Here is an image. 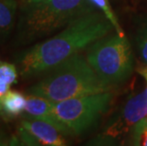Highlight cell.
I'll use <instances>...</instances> for the list:
<instances>
[{
    "mask_svg": "<svg viewBox=\"0 0 147 146\" xmlns=\"http://www.w3.org/2000/svg\"><path fill=\"white\" fill-rule=\"evenodd\" d=\"M113 29V25L102 11L84 14L55 36L20 52L15 57L19 74L23 78L45 74L107 35Z\"/></svg>",
    "mask_w": 147,
    "mask_h": 146,
    "instance_id": "1",
    "label": "cell"
},
{
    "mask_svg": "<svg viewBox=\"0 0 147 146\" xmlns=\"http://www.w3.org/2000/svg\"><path fill=\"white\" fill-rule=\"evenodd\" d=\"M95 11L98 9L90 0H22L15 44L35 42Z\"/></svg>",
    "mask_w": 147,
    "mask_h": 146,
    "instance_id": "2",
    "label": "cell"
},
{
    "mask_svg": "<svg viewBox=\"0 0 147 146\" xmlns=\"http://www.w3.org/2000/svg\"><path fill=\"white\" fill-rule=\"evenodd\" d=\"M97 75L86 58L79 53L46 72V75L28 89L29 94L45 97L54 102L79 96L110 91Z\"/></svg>",
    "mask_w": 147,
    "mask_h": 146,
    "instance_id": "3",
    "label": "cell"
},
{
    "mask_svg": "<svg viewBox=\"0 0 147 146\" xmlns=\"http://www.w3.org/2000/svg\"><path fill=\"white\" fill-rule=\"evenodd\" d=\"M86 60L102 82L111 87L126 81L134 68L129 42L116 30L89 46Z\"/></svg>",
    "mask_w": 147,
    "mask_h": 146,
    "instance_id": "4",
    "label": "cell"
},
{
    "mask_svg": "<svg viewBox=\"0 0 147 146\" xmlns=\"http://www.w3.org/2000/svg\"><path fill=\"white\" fill-rule=\"evenodd\" d=\"M112 100L110 91L79 96L54 102L53 113L67 136H79L94 126Z\"/></svg>",
    "mask_w": 147,
    "mask_h": 146,
    "instance_id": "5",
    "label": "cell"
},
{
    "mask_svg": "<svg viewBox=\"0 0 147 146\" xmlns=\"http://www.w3.org/2000/svg\"><path fill=\"white\" fill-rule=\"evenodd\" d=\"M147 117V86L128 100L115 119L106 126L104 135L116 139L130 132L135 124Z\"/></svg>",
    "mask_w": 147,
    "mask_h": 146,
    "instance_id": "6",
    "label": "cell"
},
{
    "mask_svg": "<svg viewBox=\"0 0 147 146\" xmlns=\"http://www.w3.org/2000/svg\"><path fill=\"white\" fill-rule=\"evenodd\" d=\"M64 136L52 124L32 118H22L17 129L18 141L26 145L64 146Z\"/></svg>",
    "mask_w": 147,
    "mask_h": 146,
    "instance_id": "7",
    "label": "cell"
},
{
    "mask_svg": "<svg viewBox=\"0 0 147 146\" xmlns=\"http://www.w3.org/2000/svg\"><path fill=\"white\" fill-rule=\"evenodd\" d=\"M53 105H54V102L45 97L29 94L27 96V104L23 113V117L41 120L51 123L55 126L62 134L67 136L65 129L53 113Z\"/></svg>",
    "mask_w": 147,
    "mask_h": 146,
    "instance_id": "8",
    "label": "cell"
},
{
    "mask_svg": "<svg viewBox=\"0 0 147 146\" xmlns=\"http://www.w3.org/2000/svg\"><path fill=\"white\" fill-rule=\"evenodd\" d=\"M27 104V96L17 90H9L0 98V116L10 120L23 115Z\"/></svg>",
    "mask_w": 147,
    "mask_h": 146,
    "instance_id": "9",
    "label": "cell"
},
{
    "mask_svg": "<svg viewBox=\"0 0 147 146\" xmlns=\"http://www.w3.org/2000/svg\"><path fill=\"white\" fill-rule=\"evenodd\" d=\"M16 11L17 2L15 0H0V40L13 29Z\"/></svg>",
    "mask_w": 147,
    "mask_h": 146,
    "instance_id": "10",
    "label": "cell"
},
{
    "mask_svg": "<svg viewBox=\"0 0 147 146\" xmlns=\"http://www.w3.org/2000/svg\"><path fill=\"white\" fill-rule=\"evenodd\" d=\"M90 2L105 15L106 18H107L111 22V24L113 25L114 29L116 32H117V33L120 34L121 36H125L123 30L121 29V25L119 23L117 17H116L113 10H112L110 3H109L108 0H90Z\"/></svg>",
    "mask_w": 147,
    "mask_h": 146,
    "instance_id": "11",
    "label": "cell"
},
{
    "mask_svg": "<svg viewBox=\"0 0 147 146\" xmlns=\"http://www.w3.org/2000/svg\"><path fill=\"white\" fill-rule=\"evenodd\" d=\"M130 143L147 146V117L138 122L130 130Z\"/></svg>",
    "mask_w": 147,
    "mask_h": 146,
    "instance_id": "12",
    "label": "cell"
},
{
    "mask_svg": "<svg viewBox=\"0 0 147 146\" xmlns=\"http://www.w3.org/2000/svg\"><path fill=\"white\" fill-rule=\"evenodd\" d=\"M17 78L18 70L14 64L0 62V82L11 85L17 83Z\"/></svg>",
    "mask_w": 147,
    "mask_h": 146,
    "instance_id": "13",
    "label": "cell"
},
{
    "mask_svg": "<svg viewBox=\"0 0 147 146\" xmlns=\"http://www.w3.org/2000/svg\"><path fill=\"white\" fill-rule=\"evenodd\" d=\"M136 42L140 57L147 66V20L140 25L137 30Z\"/></svg>",
    "mask_w": 147,
    "mask_h": 146,
    "instance_id": "14",
    "label": "cell"
},
{
    "mask_svg": "<svg viewBox=\"0 0 147 146\" xmlns=\"http://www.w3.org/2000/svg\"><path fill=\"white\" fill-rule=\"evenodd\" d=\"M16 144H20L17 138L9 136L5 131L0 129V146L16 145Z\"/></svg>",
    "mask_w": 147,
    "mask_h": 146,
    "instance_id": "15",
    "label": "cell"
},
{
    "mask_svg": "<svg viewBox=\"0 0 147 146\" xmlns=\"http://www.w3.org/2000/svg\"><path fill=\"white\" fill-rule=\"evenodd\" d=\"M10 89H11L10 85H7V83H5L0 82V98L3 97Z\"/></svg>",
    "mask_w": 147,
    "mask_h": 146,
    "instance_id": "16",
    "label": "cell"
},
{
    "mask_svg": "<svg viewBox=\"0 0 147 146\" xmlns=\"http://www.w3.org/2000/svg\"><path fill=\"white\" fill-rule=\"evenodd\" d=\"M138 71H139V73L143 77V78L146 80V82H147V66L139 68V69H138Z\"/></svg>",
    "mask_w": 147,
    "mask_h": 146,
    "instance_id": "17",
    "label": "cell"
}]
</instances>
